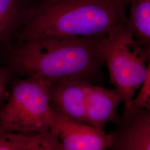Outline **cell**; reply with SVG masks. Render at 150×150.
<instances>
[{"label": "cell", "mask_w": 150, "mask_h": 150, "mask_svg": "<svg viewBox=\"0 0 150 150\" xmlns=\"http://www.w3.org/2000/svg\"><path fill=\"white\" fill-rule=\"evenodd\" d=\"M23 0H0V40L6 37L22 16Z\"/></svg>", "instance_id": "11"}, {"label": "cell", "mask_w": 150, "mask_h": 150, "mask_svg": "<svg viewBox=\"0 0 150 150\" xmlns=\"http://www.w3.org/2000/svg\"><path fill=\"white\" fill-rule=\"evenodd\" d=\"M103 54L111 82L122 97L124 111L120 118L127 120L134 115L135 93L150 72V50L137 43L124 25L105 37Z\"/></svg>", "instance_id": "3"}, {"label": "cell", "mask_w": 150, "mask_h": 150, "mask_svg": "<svg viewBox=\"0 0 150 150\" xmlns=\"http://www.w3.org/2000/svg\"><path fill=\"white\" fill-rule=\"evenodd\" d=\"M127 26L140 46L150 50V0H131Z\"/></svg>", "instance_id": "10"}, {"label": "cell", "mask_w": 150, "mask_h": 150, "mask_svg": "<svg viewBox=\"0 0 150 150\" xmlns=\"http://www.w3.org/2000/svg\"><path fill=\"white\" fill-rule=\"evenodd\" d=\"M132 108L134 115L141 110L150 108V72L141 85L138 95L134 98Z\"/></svg>", "instance_id": "12"}, {"label": "cell", "mask_w": 150, "mask_h": 150, "mask_svg": "<svg viewBox=\"0 0 150 150\" xmlns=\"http://www.w3.org/2000/svg\"><path fill=\"white\" fill-rule=\"evenodd\" d=\"M116 127L110 134L112 136L110 149L150 150V108L135 113L126 120L121 118Z\"/></svg>", "instance_id": "7"}, {"label": "cell", "mask_w": 150, "mask_h": 150, "mask_svg": "<svg viewBox=\"0 0 150 150\" xmlns=\"http://www.w3.org/2000/svg\"><path fill=\"white\" fill-rule=\"evenodd\" d=\"M127 23L124 5L117 2L45 0L28 16L21 38L104 36Z\"/></svg>", "instance_id": "2"}, {"label": "cell", "mask_w": 150, "mask_h": 150, "mask_svg": "<svg viewBox=\"0 0 150 150\" xmlns=\"http://www.w3.org/2000/svg\"><path fill=\"white\" fill-rule=\"evenodd\" d=\"M51 132L56 134L64 150H105L112 145V136L92 126L68 117L51 103Z\"/></svg>", "instance_id": "5"}, {"label": "cell", "mask_w": 150, "mask_h": 150, "mask_svg": "<svg viewBox=\"0 0 150 150\" xmlns=\"http://www.w3.org/2000/svg\"><path fill=\"white\" fill-rule=\"evenodd\" d=\"M107 35L25 39L15 51L11 64L17 73L50 85L71 79L91 82L99 77L105 64L103 44Z\"/></svg>", "instance_id": "1"}, {"label": "cell", "mask_w": 150, "mask_h": 150, "mask_svg": "<svg viewBox=\"0 0 150 150\" xmlns=\"http://www.w3.org/2000/svg\"><path fill=\"white\" fill-rule=\"evenodd\" d=\"M110 1L117 2H118L124 6L126 4H129L131 1V0H110Z\"/></svg>", "instance_id": "14"}, {"label": "cell", "mask_w": 150, "mask_h": 150, "mask_svg": "<svg viewBox=\"0 0 150 150\" xmlns=\"http://www.w3.org/2000/svg\"><path fill=\"white\" fill-rule=\"evenodd\" d=\"M0 150H64V147L51 131L32 134L0 131Z\"/></svg>", "instance_id": "9"}, {"label": "cell", "mask_w": 150, "mask_h": 150, "mask_svg": "<svg viewBox=\"0 0 150 150\" xmlns=\"http://www.w3.org/2000/svg\"><path fill=\"white\" fill-rule=\"evenodd\" d=\"M88 81L71 79L60 81L49 86L51 103L68 117L88 124L86 117Z\"/></svg>", "instance_id": "6"}, {"label": "cell", "mask_w": 150, "mask_h": 150, "mask_svg": "<svg viewBox=\"0 0 150 150\" xmlns=\"http://www.w3.org/2000/svg\"><path fill=\"white\" fill-rule=\"evenodd\" d=\"M10 96L6 85L5 76L0 69V103L7 101Z\"/></svg>", "instance_id": "13"}, {"label": "cell", "mask_w": 150, "mask_h": 150, "mask_svg": "<svg viewBox=\"0 0 150 150\" xmlns=\"http://www.w3.org/2000/svg\"><path fill=\"white\" fill-rule=\"evenodd\" d=\"M122 101V96L116 88L108 89L91 84L87 100V123L104 131L107 123H115L120 118L115 112V109Z\"/></svg>", "instance_id": "8"}, {"label": "cell", "mask_w": 150, "mask_h": 150, "mask_svg": "<svg viewBox=\"0 0 150 150\" xmlns=\"http://www.w3.org/2000/svg\"><path fill=\"white\" fill-rule=\"evenodd\" d=\"M50 85L33 77L16 82L7 104L0 110V131L30 134L51 132Z\"/></svg>", "instance_id": "4"}]
</instances>
